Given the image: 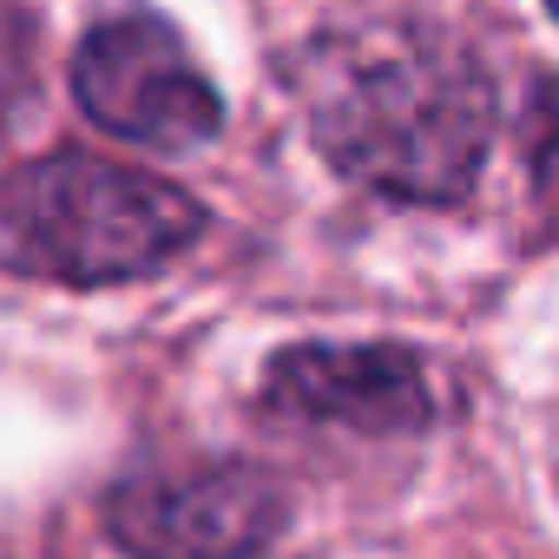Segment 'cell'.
Here are the masks:
<instances>
[{"instance_id":"obj_1","label":"cell","mask_w":559,"mask_h":559,"mask_svg":"<svg viewBox=\"0 0 559 559\" xmlns=\"http://www.w3.org/2000/svg\"><path fill=\"white\" fill-rule=\"evenodd\" d=\"M304 119L317 152L362 191L461 204L487 165L500 99L487 67L428 21H376L304 53Z\"/></svg>"},{"instance_id":"obj_2","label":"cell","mask_w":559,"mask_h":559,"mask_svg":"<svg viewBox=\"0 0 559 559\" xmlns=\"http://www.w3.org/2000/svg\"><path fill=\"white\" fill-rule=\"evenodd\" d=\"M198 230L191 191L99 152H47L0 178V263L47 284H132L185 257Z\"/></svg>"},{"instance_id":"obj_3","label":"cell","mask_w":559,"mask_h":559,"mask_svg":"<svg viewBox=\"0 0 559 559\" xmlns=\"http://www.w3.org/2000/svg\"><path fill=\"white\" fill-rule=\"evenodd\" d=\"M73 99L99 132L152 152H191L224 126L217 86L204 80L178 27L158 14L99 21L73 53Z\"/></svg>"},{"instance_id":"obj_4","label":"cell","mask_w":559,"mask_h":559,"mask_svg":"<svg viewBox=\"0 0 559 559\" xmlns=\"http://www.w3.org/2000/svg\"><path fill=\"white\" fill-rule=\"evenodd\" d=\"M290 520V500L257 467L145 474L106 500V526L139 559H257Z\"/></svg>"},{"instance_id":"obj_5","label":"cell","mask_w":559,"mask_h":559,"mask_svg":"<svg viewBox=\"0 0 559 559\" xmlns=\"http://www.w3.org/2000/svg\"><path fill=\"white\" fill-rule=\"evenodd\" d=\"M263 402L297 421H330L356 435H408L428 421V376L395 343H310L284 349L263 376Z\"/></svg>"},{"instance_id":"obj_6","label":"cell","mask_w":559,"mask_h":559,"mask_svg":"<svg viewBox=\"0 0 559 559\" xmlns=\"http://www.w3.org/2000/svg\"><path fill=\"white\" fill-rule=\"evenodd\" d=\"M27 53H34V34H27V14L14 0H0V126L21 106L27 93Z\"/></svg>"}]
</instances>
